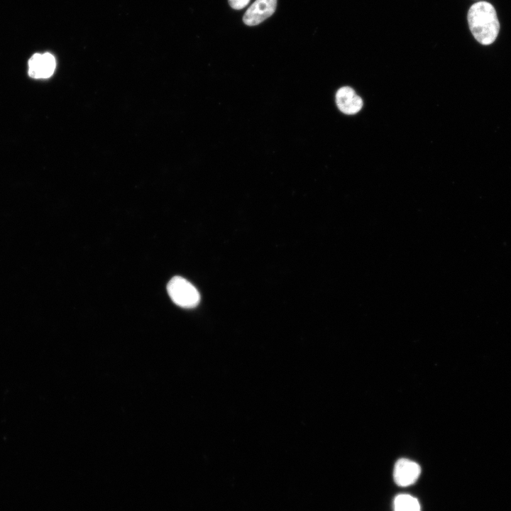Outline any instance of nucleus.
Returning a JSON list of instances; mask_svg holds the SVG:
<instances>
[{
	"mask_svg": "<svg viewBox=\"0 0 511 511\" xmlns=\"http://www.w3.org/2000/svg\"><path fill=\"white\" fill-rule=\"evenodd\" d=\"M421 473L418 463L406 458L397 461L394 466L393 478L399 486H408L416 482Z\"/></svg>",
	"mask_w": 511,
	"mask_h": 511,
	"instance_id": "obj_4",
	"label": "nucleus"
},
{
	"mask_svg": "<svg viewBox=\"0 0 511 511\" xmlns=\"http://www.w3.org/2000/svg\"><path fill=\"white\" fill-rule=\"evenodd\" d=\"M56 67L54 56L50 53H35L28 60V75L34 79H46L53 75Z\"/></svg>",
	"mask_w": 511,
	"mask_h": 511,
	"instance_id": "obj_3",
	"label": "nucleus"
},
{
	"mask_svg": "<svg viewBox=\"0 0 511 511\" xmlns=\"http://www.w3.org/2000/svg\"><path fill=\"white\" fill-rule=\"evenodd\" d=\"M336 102L339 109L346 114L358 113L363 107L362 99L350 87H342L336 92Z\"/></svg>",
	"mask_w": 511,
	"mask_h": 511,
	"instance_id": "obj_6",
	"label": "nucleus"
},
{
	"mask_svg": "<svg viewBox=\"0 0 511 511\" xmlns=\"http://www.w3.org/2000/svg\"><path fill=\"white\" fill-rule=\"evenodd\" d=\"M250 0H229V3L231 8L236 10H240L246 6Z\"/></svg>",
	"mask_w": 511,
	"mask_h": 511,
	"instance_id": "obj_8",
	"label": "nucleus"
},
{
	"mask_svg": "<svg viewBox=\"0 0 511 511\" xmlns=\"http://www.w3.org/2000/svg\"><path fill=\"white\" fill-rule=\"evenodd\" d=\"M167 291L173 302L181 307L193 308L200 300L197 288L180 276H175L168 282Z\"/></svg>",
	"mask_w": 511,
	"mask_h": 511,
	"instance_id": "obj_2",
	"label": "nucleus"
},
{
	"mask_svg": "<svg viewBox=\"0 0 511 511\" xmlns=\"http://www.w3.org/2000/svg\"><path fill=\"white\" fill-rule=\"evenodd\" d=\"M469 28L478 42L490 45L496 39L500 23L494 7L488 2L479 1L473 4L468 12Z\"/></svg>",
	"mask_w": 511,
	"mask_h": 511,
	"instance_id": "obj_1",
	"label": "nucleus"
},
{
	"mask_svg": "<svg viewBox=\"0 0 511 511\" xmlns=\"http://www.w3.org/2000/svg\"><path fill=\"white\" fill-rule=\"evenodd\" d=\"M395 511H420L418 500L414 497L400 494L395 497L394 500Z\"/></svg>",
	"mask_w": 511,
	"mask_h": 511,
	"instance_id": "obj_7",
	"label": "nucleus"
},
{
	"mask_svg": "<svg viewBox=\"0 0 511 511\" xmlns=\"http://www.w3.org/2000/svg\"><path fill=\"white\" fill-rule=\"evenodd\" d=\"M276 6L277 0H256L246 11L243 21L250 26L258 25L273 14Z\"/></svg>",
	"mask_w": 511,
	"mask_h": 511,
	"instance_id": "obj_5",
	"label": "nucleus"
}]
</instances>
